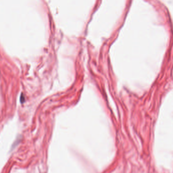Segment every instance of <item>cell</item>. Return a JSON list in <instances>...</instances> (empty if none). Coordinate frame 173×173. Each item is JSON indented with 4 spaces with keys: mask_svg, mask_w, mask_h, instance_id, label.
<instances>
[{
    "mask_svg": "<svg viewBox=\"0 0 173 173\" xmlns=\"http://www.w3.org/2000/svg\"><path fill=\"white\" fill-rule=\"evenodd\" d=\"M24 101V97H22V96H21V98H20V102H21V103H23Z\"/></svg>",
    "mask_w": 173,
    "mask_h": 173,
    "instance_id": "cell-1",
    "label": "cell"
}]
</instances>
